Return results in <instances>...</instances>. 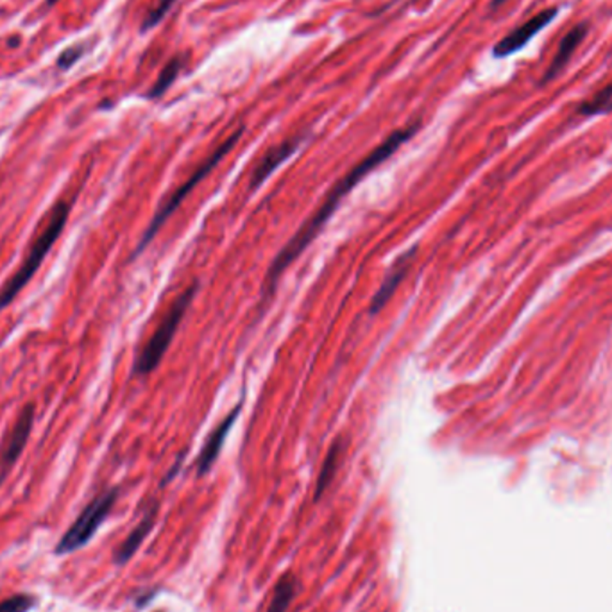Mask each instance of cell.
<instances>
[{"label":"cell","mask_w":612,"mask_h":612,"mask_svg":"<svg viewBox=\"0 0 612 612\" xmlns=\"http://www.w3.org/2000/svg\"><path fill=\"white\" fill-rule=\"evenodd\" d=\"M419 122H414L410 126H405L398 131H394L384 143L378 145L369 157H365L358 165H355L342 180H339L335 183V187L330 190V194L326 195V199L323 201V204L319 206V210L316 211V215L304 222L299 232L287 242V246L279 251V255L274 258V262L271 264V269L267 272V279H265V287L264 292L265 295L272 294V288L276 287L279 276L283 274V271L306 249L309 248L314 239L319 235L321 229L325 227V224L330 220V217L333 215V211L339 208L340 201L376 167H379L386 160H389L394 152L405 143L409 142L419 129Z\"/></svg>","instance_id":"6da1fadb"},{"label":"cell","mask_w":612,"mask_h":612,"mask_svg":"<svg viewBox=\"0 0 612 612\" xmlns=\"http://www.w3.org/2000/svg\"><path fill=\"white\" fill-rule=\"evenodd\" d=\"M68 213H70L68 203L59 201L57 204H54L43 229L38 233V237L33 241L26 260L22 262L19 271L6 281V285L0 288V312L8 309V306L13 302V299H17V295L22 292V288L38 272V269L42 267L49 251L52 249V246L56 244L59 235L63 233Z\"/></svg>","instance_id":"7a4b0ae2"},{"label":"cell","mask_w":612,"mask_h":612,"mask_svg":"<svg viewBox=\"0 0 612 612\" xmlns=\"http://www.w3.org/2000/svg\"><path fill=\"white\" fill-rule=\"evenodd\" d=\"M197 287L199 285L194 283L176 299V302L171 306L169 312L164 317V321L157 328V332L152 333L150 340L143 346V349L140 351V355L134 362V374L136 376H145L160 365L162 358L165 356L169 346L174 340L178 328L181 326V321L185 319V316L190 309V304L197 294Z\"/></svg>","instance_id":"3957f363"},{"label":"cell","mask_w":612,"mask_h":612,"mask_svg":"<svg viewBox=\"0 0 612 612\" xmlns=\"http://www.w3.org/2000/svg\"><path fill=\"white\" fill-rule=\"evenodd\" d=\"M242 133H244V129H239L235 134H232V136H229L215 152H213V155L201 165V167H197L195 169V172L178 188V190H174L164 203H162V206L158 208V211H157V215L155 217H152V220H150V224H149V227L145 229V233H143V237H142V241H140V244L136 246V251H134V255L133 256H136V255H140L147 246H149V242L152 241V239H155L157 237V233L160 232V229H162V226L167 222V218L178 210V206H181V203L188 197V194L220 164V160H224V157L227 155V152L229 150H232L233 147H235V143L241 140V136H242Z\"/></svg>","instance_id":"277c9868"},{"label":"cell","mask_w":612,"mask_h":612,"mask_svg":"<svg viewBox=\"0 0 612 612\" xmlns=\"http://www.w3.org/2000/svg\"><path fill=\"white\" fill-rule=\"evenodd\" d=\"M119 498V489H108L106 493L99 494L96 500H92L83 512L80 514V517L75 519L70 528L63 533V538L59 539L54 554L63 557L68 554H73L81 550L83 547H87L90 543V539L97 533L99 526L106 521V517L110 516L113 505L117 503Z\"/></svg>","instance_id":"5b68a950"},{"label":"cell","mask_w":612,"mask_h":612,"mask_svg":"<svg viewBox=\"0 0 612 612\" xmlns=\"http://www.w3.org/2000/svg\"><path fill=\"white\" fill-rule=\"evenodd\" d=\"M33 425H34V405L29 403L22 409L20 416L17 417L11 432L8 433L3 444V449H0V484L4 482L8 473L20 458L29 440V435L33 432Z\"/></svg>","instance_id":"8992f818"},{"label":"cell","mask_w":612,"mask_h":612,"mask_svg":"<svg viewBox=\"0 0 612 612\" xmlns=\"http://www.w3.org/2000/svg\"><path fill=\"white\" fill-rule=\"evenodd\" d=\"M557 15H559V8L554 6V8L543 10L541 13L532 17L528 22L521 24L517 29L510 31L505 38H501L494 45L493 56L494 57H507V56H512L514 52L521 50L524 45H528V42L533 36H538L547 26H550L557 19Z\"/></svg>","instance_id":"52a82bcc"},{"label":"cell","mask_w":612,"mask_h":612,"mask_svg":"<svg viewBox=\"0 0 612 612\" xmlns=\"http://www.w3.org/2000/svg\"><path fill=\"white\" fill-rule=\"evenodd\" d=\"M241 410H242V405H237L232 412H229L222 421L220 425L210 433L208 440L204 442L201 453H199V458H197V473L199 475H204L210 471V468L215 464L217 461V456L226 442V437L229 433V430H232L241 416Z\"/></svg>","instance_id":"ba28073f"},{"label":"cell","mask_w":612,"mask_h":612,"mask_svg":"<svg viewBox=\"0 0 612 612\" xmlns=\"http://www.w3.org/2000/svg\"><path fill=\"white\" fill-rule=\"evenodd\" d=\"M302 136H297V138H292V140H287L272 149H269L265 152V157L262 158V162L256 165V169L253 171L251 174V188H258L283 162H287L294 152L301 147L302 143Z\"/></svg>","instance_id":"9c48e42d"},{"label":"cell","mask_w":612,"mask_h":612,"mask_svg":"<svg viewBox=\"0 0 612 612\" xmlns=\"http://www.w3.org/2000/svg\"><path fill=\"white\" fill-rule=\"evenodd\" d=\"M416 253H417V248L414 246L412 249H409L402 258H398V260L393 264L391 272L386 276L384 283H381V287L378 288V292L374 294V297H372V301H371V309H369L371 314L379 312V310L384 309V306L389 302V299L393 297V294L396 292V288H398L400 283L403 281V278H405V274H407V269L410 267V262H412V258L416 256Z\"/></svg>","instance_id":"30bf717a"},{"label":"cell","mask_w":612,"mask_h":612,"mask_svg":"<svg viewBox=\"0 0 612 612\" xmlns=\"http://www.w3.org/2000/svg\"><path fill=\"white\" fill-rule=\"evenodd\" d=\"M587 31H589L587 24H578L561 40L559 49L555 52V57L552 59V63H550V66H548V70L545 73L543 83L552 81L554 78H557V75L564 70V66L570 63V59L575 54V50L580 47V43L587 36Z\"/></svg>","instance_id":"8fae6325"},{"label":"cell","mask_w":612,"mask_h":612,"mask_svg":"<svg viewBox=\"0 0 612 612\" xmlns=\"http://www.w3.org/2000/svg\"><path fill=\"white\" fill-rule=\"evenodd\" d=\"M157 512H158V507H152V509L143 516V519L134 526V530L127 535L126 541L119 547V550H117L115 555H113V559H115L117 564H126V562L136 554V550L142 547V543L145 541V538L150 533L152 526H155Z\"/></svg>","instance_id":"7c38bea8"},{"label":"cell","mask_w":612,"mask_h":612,"mask_svg":"<svg viewBox=\"0 0 612 612\" xmlns=\"http://www.w3.org/2000/svg\"><path fill=\"white\" fill-rule=\"evenodd\" d=\"M340 455H342V439L333 442V446L330 448V451L325 458V464L321 468L317 486H316V500H319L325 494V491L330 487L332 480L335 478V471H337L339 463H340Z\"/></svg>","instance_id":"4fadbf2b"},{"label":"cell","mask_w":612,"mask_h":612,"mask_svg":"<svg viewBox=\"0 0 612 612\" xmlns=\"http://www.w3.org/2000/svg\"><path fill=\"white\" fill-rule=\"evenodd\" d=\"M295 591H297L295 577L292 573L283 575L276 584L274 596H272V601L269 603L267 612H287L288 605L292 603V600L295 596Z\"/></svg>","instance_id":"5bb4252c"},{"label":"cell","mask_w":612,"mask_h":612,"mask_svg":"<svg viewBox=\"0 0 612 612\" xmlns=\"http://www.w3.org/2000/svg\"><path fill=\"white\" fill-rule=\"evenodd\" d=\"M183 65H185V57H183V56L172 57V59L164 66V70L160 72L157 83L152 85V88L149 90L147 97H149V99H158V97H162V96L171 88V85L176 81V78L180 75Z\"/></svg>","instance_id":"9a60e30c"},{"label":"cell","mask_w":612,"mask_h":612,"mask_svg":"<svg viewBox=\"0 0 612 612\" xmlns=\"http://www.w3.org/2000/svg\"><path fill=\"white\" fill-rule=\"evenodd\" d=\"M607 111H612V83L578 108L580 115H600Z\"/></svg>","instance_id":"2e32d148"},{"label":"cell","mask_w":612,"mask_h":612,"mask_svg":"<svg viewBox=\"0 0 612 612\" xmlns=\"http://www.w3.org/2000/svg\"><path fill=\"white\" fill-rule=\"evenodd\" d=\"M36 607V598L27 593L13 594L0 601V612H29Z\"/></svg>","instance_id":"e0dca14e"},{"label":"cell","mask_w":612,"mask_h":612,"mask_svg":"<svg viewBox=\"0 0 612 612\" xmlns=\"http://www.w3.org/2000/svg\"><path fill=\"white\" fill-rule=\"evenodd\" d=\"M176 3L178 0H160V3L147 13V17L142 24V31H149L152 27H157L167 17V13L172 10V6Z\"/></svg>","instance_id":"ac0fdd59"},{"label":"cell","mask_w":612,"mask_h":612,"mask_svg":"<svg viewBox=\"0 0 612 612\" xmlns=\"http://www.w3.org/2000/svg\"><path fill=\"white\" fill-rule=\"evenodd\" d=\"M83 54H85V45H72L70 49H66V50H63L61 52V56H59V59H57V68L59 70H66V68H70L72 65H75V63H78L81 57H83Z\"/></svg>","instance_id":"d6986e66"},{"label":"cell","mask_w":612,"mask_h":612,"mask_svg":"<svg viewBox=\"0 0 612 612\" xmlns=\"http://www.w3.org/2000/svg\"><path fill=\"white\" fill-rule=\"evenodd\" d=\"M505 3H507V0H493V6H491V8H493V10H494V8H498V6H501V4H505Z\"/></svg>","instance_id":"ffe728a7"},{"label":"cell","mask_w":612,"mask_h":612,"mask_svg":"<svg viewBox=\"0 0 612 612\" xmlns=\"http://www.w3.org/2000/svg\"><path fill=\"white\" fill-rule=\"evenodd\" d=\"M54 3H57V0H47V3H45V8H50Z\"/></svg>","instance_id":"44dd1931"}]
</instances>
